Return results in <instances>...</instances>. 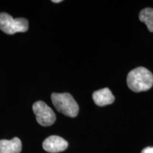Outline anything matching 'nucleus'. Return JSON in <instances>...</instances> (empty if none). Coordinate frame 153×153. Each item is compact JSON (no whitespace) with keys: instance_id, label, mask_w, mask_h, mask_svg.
<instances>
[{"instance_id":"f257e3e1","label":"nucleus","mask_w":153,"mask_h":153,"mask_svg":"<svg viewBox=\"0 0 153 153\" xmlns=\"http://www.w3.org/2000/svg\"><path fill=\"white\" fill-rule=\"evenodd\" d=\"M127 84L129 89L135 92L149 90L153 85V74L147 68L139 67L128 74Z\"/></svg>"},{"instance_id":"f03ea898","label":"nucleus","mask_w":153,"mask_h":153,"mask_svg":"<svg viewBox=\"0 0 153 153\" xmlns=\"http://www.w3.org/2000/svg\"><path fill=\"white\" fill-rule=\"evenodd\" d=\"M52 102L59 112L69 117H76L79 113V106L69 93H53Z\"/></svg>"},{"instance_id":"7ed1b4c3","label":"nucleus","mask_w":153,"mask_h":153,"mask_svg":"<svg viewBox=\"0 0 153 153\" xmlns=\"http://www.w3.org/2000/svg\"><path fill=\"white\" fill-rule=\"evenodd\" d=\"M0 29L9 35L26 32L28 29V22L24 18L14 19L7 13H0Z\"/></svg>"},{"instance_id":"20e7f679","label":"nucleus","mask_w":153,"mask_h":153,"mask_svg":"<svg viewBox=\"0 0 153 153\" xmlns=\"http://www.w3.org/2000/svg\"><path fill=\"white\" fill-rule=\"evenodd\" d=\"M33 111L36 116V120L40 125L50 126L53 125L56 120L55 113L45 102L38 101L33 105Z\"/></svg>"},{"instance_id":"39448f33","label":"nucleus","mask_w":153,"mask_h":153,"mask_svg":"<svg viewBox=\"0 0 153 153\" xmlns=\"http://www.w3.org/2000/svg\"><path fill=\"white\" fill-rule=\"evenodd\" d=\"M68 143L62 137L57 135H51L47 137L43 143V148L48 152L57 153L65 150Z\"/></svg>"},{"instance_id":"423d86ee","label":"nucleus","mask_w":153,"mask_h":153,"mask_svg":"<svg viewBox=\"0 0 153 153\" xmlns=\"http://www.w3.org/2000/svg\"><path fill=\"white\" fill-rule=\"evenodd\" d=\"M93 100L97 106H104L114 102L115 97L108 88H104L94 91L92 94Z\"/></svg>"},{"instance_id":"0eeeda50","label":"nucleus","mask_w":153,"mask_h":153,"mask_svg":"<svg viewBox=\"0 0 153 153\" xmlns=\"http://www.w3.org/2000/svg\"><path fill=\"white\" fill-rule=\"evenodd\" d=\"M22 144L19 137L0 140V153H20Z\"/></svg>"},{"instance_id":"6e6552de","label":"nucleus","mask_w":153,"mask_h":153,"mask_svg":"<svg viewBox=\"0 0 153 153\" xmlns=\"http://www.w3.org/2000/svg\"><path fill=\"white\" fill-rule=\"evenodd\" d=\"M139 19L140 22L146 24L150 32H153V9L145 8L140 12Z\"/></svg>"},{"instance_id":"1a4fd4ad","label":"nucleus","mask_w":153,"mask_h":153,"mask_svg":"<svg viewBox=\"0 0 153 153\" xmlns=\"http://www.w3.org/2000/svg\"><path fill=\"white\" fill-rule=\"evenodd\" d=\"M141 153H153V147H148L144 148Z\"/></svg>"},{"instance_id":"9d476101","label":"nucleus","mask_w":153,"mask_h":153,"mask_svg":"<svg viewBox=\"0 0 153 153\" xmlns=\"http://www.w3.org/2000/svg\"><path fill=\"white\" fill-rule=\"evenodd\" d=\"M52 1L55 3H59V2H61V1H62V0H53Z\"/></svg>"}]
</instances>
